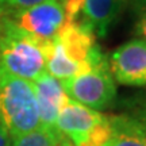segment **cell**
Listing matches in <instances>:
<instances>
[{"label": "cell", "mask_w": 146, "mask_h": 146, "mask_svg": "<svg viewBox=\"0 0 146 146\" xmlns=\"http://www.w3.org/2000/svg\"><path fill=\"white\" fill-rule=\"evenodd\" d=\"M133 1H135V0H133Z\"/></svg>", "instance_id": "obj_18"}, {"label": "cell", "mask_w": 146, "mask_h": 146, "mask_svg": "<svg viewBox=\"0 0 146 146\" xmlns=\"http://www.w3.org/2000/svg\"><path fill=\"white\" fill-rule=\"evenodd\" d=\"M130 115L138 122V125L141 126L142 131L146 137V100H143L137 108L133 110V112Z\"/></svg>", "instance_id": "obj_15"}, {"label": "cell", "mask_w": 146, "mask_h": 146, "mask_svg": "<svg viewBox=\"0 0 146 146\" xmlns=\"http://www.w3.org/2000/svg\"><path fill=\"white\" fill-rule=\"evenodd\" d=\"M104 58L88 26L81 21L65 22L46 49V72L64 81L91 70Z\"/></svg>", "instance_id": "obj_1"}, {"label": "cell", "mask_w": 146, "mask_h": 146, "mask_svg": "<svg viewBox=\"0 0 146 146\" xmlns=\"http://www.w3.org/2000/svg\"><path fill=\"white\" fill-rule=\"evenodd\" d=\"M111 127L106 146H146V137L141 126L130 114L108 115Z\"/></svg>", "instance_id": "obj_10"}, {"label": "cell", "mask_w": 146, "mask_h": 146, "mask_svg": "<svg viewBox=\"0 0 146 146\" xmlns=\"http://www.w3.org/2000/svg\"><path fill=\"white\" fill-rule=\"evenodd\" d=\"M31 84L38 106L41 127L50 131H57L56 130L57 115L65 100L68 99L62 88V84L47 72L42 73L38 78L31 81Z\"/></svg>", "instance_id": "obj_8"}, {"label": "cell", "mask_w": 146, "mask_h": 146, "mask_svg": "<svg viewBox=\"0 0 146 146\" xmlns=\"http://www.w3.org/2000/svg\"><path fill=\"white\" fill-rule=\"evenodd\" d=\"M104 118V114L68 98L57 115L56 130L73 146H78Z\"/></svg>", "instance_id": "obj_7"}, {"label": "cell", "mask_w": 146, "mask_h": 146, "mask_svg": "<svg viewBox=\"0 0 146 146\" xmlns=\"http://www.w3.org/2000/svg\"><path fill=\"white\" fill-rule=\"evenodd\" d=\"M108 64L119 84L146 87V39L134 38L120 45L111 53Z\"/></svg>", "instance_id": "obj_6"}, {"label": "cell", "mask_w": 146, "mask_h": 146, "mask_svg": "<svg viewBox=\"0 0 146 146\" xmlns=\"http://www.w3.org/2000/svg\"><path fill=\"white\" fill-rule=\"evenodd\" d=\"M50 42L38 41L1 15L0 69L19 78L34 81L46 72L45 54Z\"/></svg>", "instance_id": "obj_2"}, {"label": "cell", "mask_w": 146, "mask_h": 146, "mask_svg": "<svg viewBox=\"0 0 146 146\" xmlns=\"http://www.w3.org/2000/svg\"><path fill=\"white\" fill-rule=\"evenodd\" d=\"M46 0H0V16L11 12V11L25 10L39 3H43Z\"/></svg>", "instance_id": "obj_13"}, {"label": "cell", "mask_w": 146, "mask_h": 146, "mask_svg": "<svg viewBox=\"0 0 146 146\" xmlns=\"http://www.w3.org/2000/svg\"><path fill=\"white\" fill-rule=\"evenodd\" d=\"M12 23L41 42H50L66 22L61 0H46L43 3L4 14Z\"/></svg>", "instance_id": "obj_5"}, {"label": "cell", "mask_w": 146, "mask_h": 146, "mask_svg": "<svg viewBox=\"0 0 146 146\" xmlns=\"http://www.w3.org/2000/svg\"><path fill=\"white\" fill-rule=\"evenodd\" d=\"M58 135L57 131L39 127L22 135L11 137V146H56Z\"/></svg>", "instance_id": "obj_11"}, {"label": "cell", "mask_w": 146, "mask_h": 146, "mask_svg": "<svg viewBox=\"0 0 146 146\" xmlns=\"http://www.w3.org/2000/svg\"><path fill=\"white\" fill-rule=\"evenodd\" d=\"M123 0H83L80 21L96 36L104 38L122 11Z\"/></svg>", "instance_id": "obj_9"}, {"label": "cell", "mask_w": 146, "mask_h": 146, "mask_svg": "<svg viewBox=\"0 0 146 146\" xmlns=\"http://www.w3.org/2000/svg\"><path fill=\"white\" fill-rule=\"evenodd\" d=\"M0 146H11V137L1 125H0Z\"/></svg>", "instance_id": "obj_16"}, {"label": "cell", "mask_w": 146, "mask_h": 146, "mask_svg": "<svg viewBox=\"0 0 146 146\" xmlns=\"http://www.w3.org/2000/svg\"><path fill=\"white\" fill-rule=\"evenodd\" d=\"M134 3L137 5V34L139 38L146 39V0H135Z\"/></svg>", "instance_id": "obj_14"}, {"label": "cell", "mask_w": 146, "mask_h": 146, "mask_svg": "<svg viewBox=\"0 0 146 146\" xmlns=\"http://www.w3.org/2000/svg\"><path fill=\"white\" fill-rule=\"evenodd\" d=\"M61 84L69 99L96 111L107 108L116 96V85L107 57L91 70L64 80Z\"/></svg>", "instance_id": "obj_4"}, {"label": "cell", "mask_w": 146, "mask_h": 146, "mask_svg": "<svg viewBox=\"0 0 146 146\" xmlns=\"http://www.w3.org/2000/svg\"><path fill=\"white\" fill-rule=\"evenodd\" d=\"M110 134H111V127L108 122V115H106L104 120L95 126L88 137L78 146H106V143L108 142Z\"/></svg>", "instance_id": "obj_12"}, {"label": "cell", "mask_w": 146, "mask_h": 146, "mask_svg": "<svg viewBox=\"0 0 146 146\" xmlns=\"http://www.w3.org/2000/svg\"><path fill=\"white\" fill-rule=\"evenodd\" d=\"M0 125L10 137L41 127L38 106L31 81L0 69Z\"/></svg>", "instance_id": "obj_3"}, {"label": "cell", "mask_w": 146, "mask_h": 146, "mask_svg": "<svg viewBox=\"0 0 146 146\" xmlns=\"http://www.w3.org/2000/svg\"><path fill=\"white\" fill-rule=\"evenodd\" d=\"M56 146H73L70 142L65 138V137H62L61 134L58 135V139H57V143H56Z\"/></svg>", "instance_id": "obj_17"}]
</instances>
